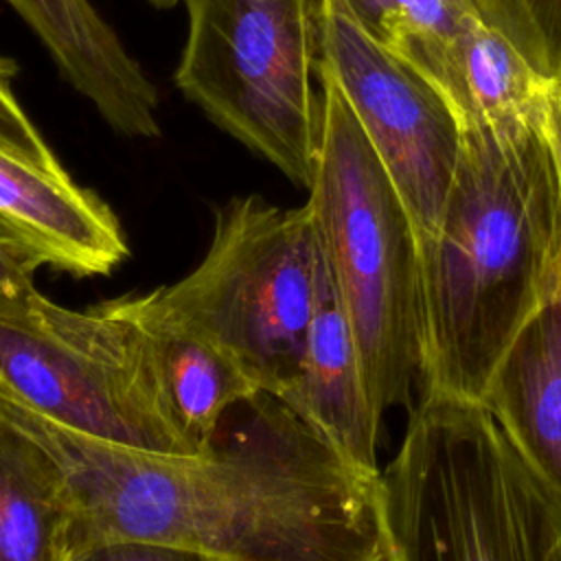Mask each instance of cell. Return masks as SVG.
Wrapping results in <instances>:
<instances>
[{
	"instance_id": "8fae6325",
	"label": "cell",
	"mask_w": 561,
	"mask_h": 561,
	"mask_svg": "<svg viewBox=\"0 0 561 561\" xmlns=\"http://www.w3.org/2000/svg\"><path fill=\"white\" fill-rule=\"evenodd\" d=\"M31 26L59 75L127 138H158V92L90 0H4Z\"/></svg>"
},
{
	"instance_id": "ac0fdd59",
	"label": "cell",
	"mask_w": 561,
	"mask_h": 561,
	"mask_svg": "<svg viewBox=\"0 0 561 561\" xmlns=\"http://www.w3.org/2000/svg\"><path fill=\"white\" fill-rule=\"evenodd\" d=\"M15 75L18 64L11 57L0 55V147H7L48 169L61 171V162L50 151L44 136L37 131V127L13 94Z\"/></svg>"
},
{
	"instance_id": "d6986e66",
	"label": "cell",
	"mask_w": 561,
	"mask_h": 561,
	"mask_svg": "<svg viewBox=\"0 0 561 561\" xmlns=\"http://www.w3.org/2000/svg\"><path fill=\"white\" fill-rule=\"evenodd\" d=\"M68 561H221L204 552L147 539H101L72 552Z\"/></svg>"
},
{
	"instance_id": "44dd1931",
	"label": "cell",
	"mask_w": 561,
	"mask_h": 561,
	"mask_svg": "<svg viewBox=\"0 0 561 561\" xmlns=\"http://www.w3.org/2000/svg\"><path fill=\"white\" fill-rule=\"evenodd\" d=\"M546 134L548 142L554 156L557 178H559V191H561V85H554L548 103V116H546ZM561 267V263H559Z\"/></svg>"
},
{
	"instance_id": "7c38bea8",
	"label": "cell",
	"mask_w": 561,
	"mask_h": 561,
	"mask_svg": "<svg viewBox=\"0 0 561 561\" xmlns=\"http://www.w3.org/2000/svg\"><path fill=\"white\" fill-rule=\"evenodd\" d=\"M401 59L445 96L462 129L546 125L554 85L480 15L451 37L421 44Z\"/></svg>"
},
{
	"instance_id": "9a60e30c",
	"label": "cell",
	"mask_w": 561,
	"mask_h": 561,
	"mask_svg": "<svg viewBox=\"0 0 561 561\" xmlns=\"http://www.w3.org/2000/svg\"><path fill=\"white\" fill-rule=\"evenodd\" d=\"M77 513L57 460L0 416V561H68Z\"/></svg>"
},
{
	"instance_id": "ffe728a7",
	"label": "cell",
	"mask_w": 561,
	"mask_h": 561,
	"mask_svg": "<svg viewBox=\"0 0 561 561\" xmlns=\"http://www.w3.org/2000/svg\"><path fill=\"white\" fill-rule=\"evenodd\" d=\"M42 263L0 226V298L35 289V272Z\"/></svg>"
},
{
	"instance_id": "52a82bcc",
	"label": "cell",
	"mask_w": 561,
	"mask_h": 561,
	"mask_svg": "<svg viewBox=\"0 0 561 561\" xmlns=\"http://www.w3.org/2000/svg\"><path fill=\"white\" fill-rule=\"evenodd\" d=\"M0 392L96 440L186 454L162 416L136 329L110 300L77 311L37 289L0 298Z\"/></svg>"
},
{
	"instance_id": "ba28073f",
	"label": "cell",
	"mask_w": 561,
	"mask_h": 561,
	"mask_svg": "<svg viewBox=\"0 0 561 561\" xmlns=\"http://www.w3.org/2000/svg\"><path fill=\"white\" fill-rule=\"evenodd\" d=\"M320 66L344 92L397 186L416 243L427 241L462 149V127L445 96L408 61L375 44L342 9L322 11Z\"/></svg>"
},
{
	"instance_id": "5b68a950",
	"label": "cell",
	"mask_w": 561,
	"mask_h": 561,
	"mask_svg": "<svg viewBox=\"0 0 561 561\" xmlns=\"http://www.w3.org/2000/svg\"><path fill=\"white\" fill-rule=\"evenodd\" d=\"M322 270L307 204L278 208L243 195L217 210L199 265L156 296L175 320L224 348L261 392L283 397L300 366Z\"/></svg>"
},
{
	"instance_id": "7402d4cb",
	"label": "cell",
	"mask_w": 561,
	"mask_h": 561,
	"mask_svg": "<svg viewBox=\"0 0 561 561\" xmlns=\"http://www.w3.org/2000/svg\"><path fill=\"white\" fill-rule=\"evenodd\" d=\"M149 4H153V7H158V9H171V7H175L180 0H147Z\"/></svg>"
},
{
	"instance_id": "9c48e42d",
	"label": "cell",
	"mask_w": 561,
	"mask_h": 561,
	"mask_svg": "<svg viewBox=\"0 0 561 561\" xmlns=\"http://www.w3.org/2000/svg\"><path fill=\"white\" fill-rule=\"evenodd\" d=\"M0 226L42 265L90 278L129 254L112 208L66 169H48L0 147Z\"/></svg>"
},
{
	"instance_id": "2e32d148",
	"label": "cell",
	"mask_w": 561,
	"mask_h": 561,
	"mask_svg": "<svg viewBox=\"0 0 561 561\" xmlns=\"http://www.w3.org/2000/svg\"><path fill=\"white\" fill-rule=\"evenodd\" d=\"M342 9L375 44L397 57L451 37L480 15L471 0H327L322 11Z\"/></svg>"
},
{
	"instance_id": "7a4b0ae2",
	"label": "cell",
	"mask_w": 561,
	"mask_h": 561,
	"mask_svg": "<svg viewBox=\"0 0 561 561\" xmlns=\"http://www.w3.org/2000/svg\"><path fill=\"white\" fill-rule=\"evenodd\" d=\"M421 397L480 401L561 285V191L546 125L462 129L436 232L419 243Z\"/></svg>"
},
{
	"instance_id": "30bf717a",
	"label": "cell",
	"mask_w": 561,
	"mask_h": 561,
	"mask_svg": "<svg viewBox=\"0 0 561 561\" xmlns=\"http://www.w3.org/2000/svg\"><path fill=\"white\" fill-rule=\"evenodd\" d=\"M110 302L136 329L164 421L186 454L206 451L224 416L261 390L224 348L175 320L156 289Z\"/></svg>"
},
{
	"instance_id": "8992f818",
	"label": "cell",
	"mask_w": 561,
	"mask_h": 561,
	"mask_svg": "<svg viewBox=\"0 0 561 561\" xmlns=\"http://www.w3.org/2000/svg\"><path fill=\"white\" fill-rule=\"evenodd\" d=\"M178 90L219 129L309 188L320 136V0H184Z\"/></svg>"
},
{
	"instance_id": "3957f363",
	"label": "cell",
	"mask_w": 561,
	"mask_h": 561,
	"mask_svg": "<svg viewBox=\"0 0 561 561\" xmlns=\"http://www.w3.org/2000/svg\"><path fill=\"white\" fill-rule=\"evenodd\" d=\"M386 561H550L561 504L480 401L419 397L379 480Z\"/></svg>"
},
{
	"instance_id": "603a6c76",
	"label": "cell",
	"mask_w": 561,
	"mask_h": 561,
	"mask_svg": "<svg viewBox=\"0 0 561 561\" xmlns=\"http://www.w3.org/2000/svg\"><path fill=\"white\" fill-rule=\"evenodd\" d=\"M550 561H561V546L552 552V557H550Z\"/></svg>"
},
{
	"instance_id": "4fadbf2b",
	"label": "cell",
	"mask_w": 561,
	"mask_h": 561,
	"mask_svg": "<svg viewBox=\"0 0 561 561\" xmlns=\"http://www.w3.org/2000/svg\"><path fill=\"white\" fill-rule=\"evenodd\" d=\"M278 399L351 462L368 473H381L377 467L381 419L370 403L355 335L327 263L296 379Z\"/></svg>"
},
{
	"instance_id": "5bb4252c",
	"label": "cell",
	"mask_w": 561,
	"mask_h": 561,
	"mask_svg": "<svg viewBox=\"0 0 561 561\" xmlns=\"http://www.w3.org/2000/svg\"><path fill=\"white\" fill-rule=\"evenodd\" d=\"M480 403L561 504V285L517 331Z\"/></svg>"
},
{
	"instance_id": "e0dca14e",
	"label": "cell",
	"mask_w": 561,
	"mask_h": 561,
	"mask_svg": "<svg viewBox=\"0 0 561 561\" xmlns=\"http://www.w3.org/2000/svg\"><path fill=\"white\" fill-rule=\"evenodd\" d=\"M480 18L500 31L533 70L561 85V0H471Z\"/></svg>"
},
{
	"instance_id": "6da1fadb",
	"label": "cell",
	"mask_w": 561,
	"mask_h": 561,
	"mask_svg": "<svg viewBox=\"0 0 561 561\" xmlns=\"http://www.w3.org/2000/svg\"><path fill=\"white\" fill-rule=\"evenodd\" d=\"M0 416L61 467L77 550L147 539L221 561H386L379 480L283 399L237 403L202 454H162L66 430L0 392Z\"/></svg>"
},
{
	"instance_id": "277c9868",
	"label": "cell",
	"mask_w": 561,
	"mask_h": 561,
	"mask_svg": "<svg viewBox=\"0 0 561 561\" xmlns=\"http://www.w3.org/2000/svg\"><path fill=\"white\" fill-rule=\"evenodd\" d=\"M320 136L307 206L381 419L419 381V243L408 208L331 72L318 61Z\"/></svg>"
},
{
	"instance_id": "cb8c5ba5",
	"label": "cell",
	"mask_w": 561,
	"mask_h": 561,
	"mask_svg": "<svg viewBox=\"0 0 561 561\" xmlns=\"http://www.w3.org/2000/svg\"><path fill=\"white\" fill-rule=\"evenodd\" d=\"M327 4V0H320V7H324Z\"/></svg>"
}]
</instances>
